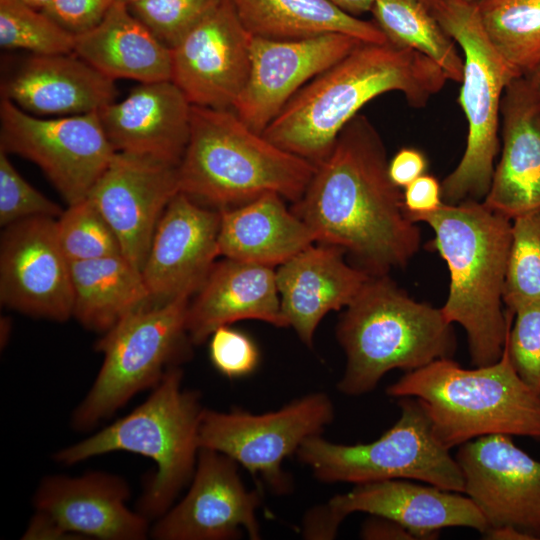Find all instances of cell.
I'll list each match as a JSON object with an SVG mask.
<instances>
[{"label":"cell","instance_id":"1","mask_svg":"<svg viewBox=\"0 0 540 540\" xmlns=\"http://www.w3.org/2000/svg\"><path fill=\"white\" fill-rule=\"evenodd\" d=\"M388 163L381 136L358 114L316 166L292 208L316 242L344 249L372 276L404 267L421 244L419 228L405 211L403 193L389 177Z\"/></svg>","mask_w":540,"mask_h":540},{"label":"cell","instance_id":"2","mask_svg":"<svg viewBox=\"0 0 540 540\" xmlns=\"http://www.w3.org/2000/svg\"><path fill=\"white\" fill-rule=\"evenodd\" d=\"M447 80L434 61L414 49L363 42L302 87L262 134L318 166L366 103L397 91L413 108H423Z\"/></svg>","mask_w":540,"mask_h":540},{"label":"cell","instance_id":"3","mask_svg":"<svg viewBox=\"0 0 540 540\" xmlns=\"http://www.w3.org/2000/svg\"><path fill=\"white\" fill-rule=\"evenodd\" d=\"M417 222L432 228L431 246L449 270L444 316L464 328L473 366L497 362L513 318L503 311L512 219L469 199L444 203Z\"/></svg>","mask_w":540,"mask_h":540},{"label":"cell","instance_id":"4","mask_svg":"<svg viewBox=\"0 0 540 540\" xmlns=\"http://www.w3.org/2000/svg\"><path fill=\"white\" fill-rule=\"evenodd\" d=\"M315 170L251 129L233 109L192 106L177 171L179 191L197 202L221 210L277 193L295 203Z\"/></svg>","mask_w":540,"mask_h":540},{"label":"cell","instance_id":"5","mask_svg":"<svg viewBox=\"0 0 540 540\" xmlns=\"http://www.w3.org/2000/svg\"><path fill=\"white\" fill-rule=\"evenodd\" d=\"M336 336L346 355L340 393L361 396L394 369L451 358L456 339L441 308L410 297L388 275L370 276L341 314Z\"/></svg>","mask_w":540,"mask_h":540},{"label":"cell","instance_id":"6","mask_svg":"<svg viewBox=\"0 0 540 540\" xmlns=\"http://www.w3.org/2000/svg\"><path fill=\"white\" fill-rule=\"evenodd\" d=\"M386 393L419 399L449 449L492 434L540 440V396L518 375L506 344L493 364L466 369L438 359L406 372Z\"/></svg>","mask_w":540,"mask_h":540},{"label":"cell","instance_id":"7","mask_svg":"<svg viewBox=\"0 0 540 540\" xmlns=\"http://www.w3.org/2000/svg\"><path fill=\"white\" fill-rule=\"evenodd\" d=\"M182 383V369L170 368L142 404L97 433L57 451L55 461L71 466L115 451L152 459L156 472L139 498L137 511L148 520L158 519L191 482L200 449L201 394Z\"/></svg>","mask_w":540,"mask_h":540},{"label":"cell","instance_id":"8","mask_svg":"<svg viewBox=\"0 0 540 540\" xmlns=\"http://www.w3.org/2000/svg\"><path fill=\"white\" fill-rule=\"evenodd\" d=\"M190 299L151 302L104 333L96 343L103 363L72 414L75 430L96 427L139 392L153 389L170 368L188 360L193 345L186 330Z\"/></svg>","mask_w":540,"mask_h":540},{"label":"cell","instance_id":"9","mask_svg":"<svg viewBox=\"0 0 540 540\" xmlns=\"http://www.w3.org/2000/svg\"><path fill=\"white\" fill-rule=\"evenodd\" d=\"M432 14L463 52L459 103L468 123L461 160L441 184L443 200L448 204L480 200L490 188L499 150L502 97L507 85L520 76L491 45L476 5L443 0Z\"/></svg>","mask_w":540,"mask_h":540},{"label":"cell","instance_id":"10","mask_svg":"<svg viewBox=\"0 0 540 540\" xmlns=\"http://www.w3.org/2000/svg\"><path fill=\"white\" fill-rule=\"evenodd\" d=\"M398 405L399 419L373 442L345 445L314 436L298 449L299 461L324 483L408 479L464 493L459 464L436 435L422 402L401 397Z\"/></svg>","mask_w":540,"mask_h":540},{"label":"cell","instance_id":"11","mask_svg":"<svg viewBox=\"0 0 540 540\" xmlns=\"http://www.w3.org/2000/svg\"><path fill=\"white\" fill-rule=\"evenodd\" d=\"M334 417V405L323 392L308 393L262 414L204 408L199 444L229 456L252 476L260 477L273 493L285 495L293 483L282 469L283 461L296 454L307 439L321 435Z\"/></svg>","mask_w":540,"mask_h":540},{"label":"cell","instance_id":"12","mask_svg":"<svg viewBox=\"0 0 540 540\" xmlns=\"http://www.w3.org/2000/svg\"><path fill=\"white\" fill-rule=\"evenodd\" d=\"M0 149L35 163L67 205L88 197L116 152L98 111L41 118L2 98Z\"/></svg>","mask_w":540,"mask_h":540},{"label":"cell","instance_id":"13","mask_svg":"<svg viewBox=\"0 0 540 540\" xmlns=\"http://www.w3.org/2000/svg\"><path fill=\"white\" fill-rule=\"evenodd\" d=\"M238 463L229 456L200 448L187 494L159 517L150 529L156 540H233L243 531L261 538L258 489L245 487Z\"/></svg>","mask_w":540,"mask_h":540},{"label":"cell","instance_id":"14","mask_svg":"<svg viewBox=\"0 0 540 540\" xmlns=\"http://www.w3.org/2000/svg\"><path fill=\"white\" fill-rule=\"evenodd\" d=\"M253 36L221 0L173 48L170 80L192 106L233 109L250 73Z\"/></svg>","mask_w":540,"mask_h":540},{"label":"cell","instance_id":"15","mask_svg":"<svg viewBox=\"0 0 540 540\" xmlns=\"http://www.w3.org/2000/svg\"><path fill=\"white\" fill-rule=\"evenodd\" d=\"M0 301L32 317L57 322L73 317L70 262L58 241L55 218L35 217L4 228Z\"/></svg>","mask_w":540,"mask_h":540},{"label":"cell","instance_id":"16","mask_svg":"<svg viewBox=\"0 0 540 540\" xmlns=\"http://www.w3.org/2000/svg\"><path fill=\"white\" fill-rule=\"evenodd\" d=\"M455 458L464 494L488 528L513 526L540 539V461L505 434L470 440L460 445Z\"/></svg>","mask_w":540,"mask_h":540},{"label":"cell","instance_id":"17","mask_svg":"<svg viewBox=\"0 0 540 540\" xmlns=\"http://www.w3.org/2000/svg\"><path fill=\"white\" fill-rule=\"evenodd\" d=\"M179 192L177 166L115 152L87 198L113 229L122 255L142 271L159 220Z\"/></svg>","mask_w":540,"mask_h":540},{"label":"cell","instance_id":"18","mask_svg":"<svg viewBox=\"0 0 540 540\" xmlns=\"http://www.w3.org/2000/svg\"><path fill=\"white\" fill-rule=\"evenodd\" d=\"M361 43L341 33L296 40L253 37L249 77L233 110L262 133L302 87Z\"/></svg>","mask_w":540,"mask_h":540},{"label":"cell","instance_id":"19","mask_svg":"<svg viewBox=\"0 0 540 540\" xmlns=\"http://www.w3.org/2000/svg\"><path fill=\"white\" fill-rule=\"evenodd\" d=\"M220 211L179 192L154 232L142 268L153 303L191 298L219 256Z\"/></svg>","mask_w":540,"mask_h":540},{"label":"cell","instance_id":"20","mask_svg":"<svg viewBox=\"0 0 540 540\" xmlns=\"http://www.w3.org/2000/svg\"><path fill=\"white\" fill-rule=\"evenodd\" d=\"M130 488L118 475L91 471L44 478L33 497L35 510L77 539L143 540L149 520L126 503Z\"/></svg>","mask_w":540,"mask_h":540},{"label":"cell","instance_id":"21","mask_svg":"<svg viewBox=\"0 0 540 540\" xmlns=\"http://www.w3.org/2000/svg\"><path fill=\"white\" fill-rule=\"evenodd\" d=\"M192 105L171 81L140 83L98 111L116 152L149 156L178 166L191 129Z\"/></svg>","mask_w":540,"mask_h":540},{"label":"cell","instance_id":"22","mask_svg":"<svg viewBox=\"0 0 540 540\" xmlns=\"http://www.w3.org/2000/svg\"><path fill=\"white\" fill-rule=\"evenodd\" d=\"M345 253L335 245L312 244L275 270L283 318L308 347L323 317L346 308L371 276L347 263Z\"/></svg>","mask_w":540,"mask_h":540},{"label":"cell","instance_id":"23","mask_svg":"<svg viewBox=\"0 0 540 540\" xmlns=\"http://www.w3.org/2000/svg\"><path fill=\"white\" fill-rule=\"evenodd\" d=\"M328 502L344 517L362 512L393 520L417 540L436 539L445 528L465 527L481 534L488 528L479 509L464 493L431 484L420 485L408 479L356 484Z\"/></svg>","mask_w":540,"mask_h":540},{"label":"cell","instance_id":"24","mask_svg":"<svg viewBox=\"0 0 540 540\" xmlns=\"http://www.w3.org/2000/svg\"><path fill=\"white\" fill-rule=\"evenodd\" d=\"M500 116L502 152L483 202L513 219L540 207V101L526 76L505 88Z\"/></svg>","mask_w":540,"mask_h":540},{"label":"cell","instance_id":"25","mask_svg":"<svg viewBox=\"0 0 540 540\" xmlns=\"http://www.w3.org/2000/svg\"><path fill=\"white\" fill-rule=\"evenodd\" d=\"M248 319L288 327L281 312L275 268L229 258L216 261L188 304L190 341L200 345L217 328Z\"/></svg>","mask_w":540,"mask_h":540},{"label":"cell","instance_id":"26","mask_svg":"<svg viewBox=\"0 0 540 540\" xmlns=\"http://www.w3.org/2000/svg\"><path fill=\"white\" fill-rule=\"evenodd\" d=\"M1 91L30 114L55 116L99 111L117 95L115 80L75 53L29 56Z\"/></svg>","mask_w":540,"mask_h":540},{"label":"cell","instance_id":"27","mask_svg":"<svg viewBox=\"0 0 540 540\" xmlns=\"http://www.w3.org/2000/svg\"><path fill=\"white\" fill-rule=\"evenodd\" d=\"M219 211L218 252L224 258L275 268L316 242L277 193Z\"/></svg>","mask_w":540,"mask_h":540},{"label":"cell","instance_id":"28","mask_svg":"<svg viewBox=\"0 0 540 540\" xmlns=\"http://www.w3.org/2000/svg\"><path fill=\"white\" fill-rule=\"evenodd\" d=\"M74 53L113 80L149 83L171 77V49L121 0L97 26L75 35Z\"/></svg>","mask_w":540,"mask_h":540},{"label":"cell","instance_id":"29","mask_svg":"<svg viewBox=\"0 0 540 540\" xmlns=\"http://www.w3.org/2000/svg\"><path fill=\"white\" fill-rule=\"evenodd\" d=\"M73 317L85 328L105 333L152 302L141 270L123 255L70 263Z\"/></svg>","mask_w":540,"mask_h":540},{"label":"cell","instance_id":"30","mask_svg":"<svg viewBox=\"0 0 540 540\" xmlns=\"http://www.w3.org/2000/svg\"><path fill=\"white\" fill-rule=\"evenodd\" d=\"M253 37L296 40L328 33L386 43L375 22L348 14L328 0H230Z\"/></svg>","mask_w":540,"mask_h":540},{"label":"cell","instance_id":"31","mask_svg":"<svg viewBox=\"0 0 540 540\" xmlns=\"http://www.w3.org/2000/svg\"><path fill=\"white\" fill-rule=\"evenodd\" d=\"M370 12L388 42L422 53L461 83L463 56L422 0H375Z\"/></svg>","mask_w":540,"mask_h":540},{"label":"cell","instance_id":"32","mask_svg":"<svg viewBox=\"0 0 540 540\" xmlns=\"http://www.w3.org/2000/svg\"><path fill=\"white\" fill-rule=\"evenodd\" d=\"M477 6L493 48L519 76L540 64V0H482Z\"/></svg>","mask_w":540,"mask_h":540},{"label":"cell","instance_id":"33","mask_svg":"<svg viewBox=\"0 0 540 540\" xmlns=\"http://www.w3.org/2000/svg\"><path fill=\"white\" fill-rule=\"evenodd\" d=\"M75 35L44 11L18 0H0V46L32 55L74 53Z\"/></svg>","mask_w":540,"mask_h":540},{"label":"cell","instance_id":"34","mask_svg":"<svg viewBox=\"0 0 540 540\" xmlns=\"http://www.w3.org/2000/svg\"><path fill=\"white\" fill-rule=\"evenodd\" d=\"M536 298H540V207L512 219L503 293L507 311Z\"/></svg>","mask_w":540,"mask_h":540},{"label":"cell","instance_id":"35","mask_svg":"<svg viewBox=\"0 0 540 540\" xmlns=\"http://www.w3.org/2000/svg\"><path fill=\"white\" fill-rule=\"evenodd\" d=\"M67 206L56 219V231L70 263L122 255L116 234L88 198Z\"/></svg>","mask_w":540,"mask_h":540},{"label":"cell","instance_id":"36","mask_svg":"<svg viewBox=\"0 0 540 540\" xmlns=\"http://www.w3.org/2000/svg\"><path fill=\"white\" fill-rule=\"evenodd\" d=\"M221 0H145L130 11L168 48H173Z\"/></svg>","mask_w":540,"mask_h":540},{"label":"cell","instance_id":"37","mask_svg":"<svg viewBox=\"0 0 540 540\" xmlns=\"http://www.w3.org/2000/svg\"><path fill=\"white\" fill-rule=\"evenodd\" d=\"M506 337L510 360L522 380L540 396V298L518 304Z\"/></svg>","mask_w":540,"mask_h":540},{"label":"cell","instance_id":"38","mask_svg":"<svg viewBox=\"0 0 540 540\" xmlns=\"http://www.w3.org/2000/svg\"><path fill=\"white\" fill-rule=\"evenodd\" d=\"M7 155L0 149V225L35 217L57 219L64 209L27 182Z\"/></svg>","mask_w":540,"mask_h":540},{"label":"cell","instance_id":"39","mask_svg":"<svg viewBox=\"0 0 540 540\" xmlns=\"http://www.w3.org/2000/svg\"><path fill=\"white\" fill-rule=\"evenodd\" d=\"M209 356L215 369L228 378L250 374L259 361L258 349L251 338L229 325L221 326L211 334Z\"/></svg>","mask_w":540,"mask_h":540},{"label":"cell","instance_id":"40","mask_svg":"<svg viewBox=\"0 0 540 540\" xmlns=\"http://www.w3.org/2000/svg\"><path fill=\"white\" fill-rule=\"evenodd\" d=\"M118 0H52L44 11L74 35L97 26Z\"/></svg>","mask_w":540,"mask_h":540},{"label":"cell","instance_id":"41","mask_svg":"<svg viewBox=\"0 0 540 540\" xmlns=\"http://www.w3.org/2000/svg\"><path fill=\"white\" fill-rule=\"evenodd\" d=\"M403 203L408 217L416 223L419 217L437 211L445 203L442 186L425 173L404 188Z\"/></svg>","mask_w":540,"mask_h":540},{"label":"cell","instance_id":"42","mask_svg":"<svg viewBox=\"0 0 540 540\" xmlns=\"http://www.w3.org/2000/svg\"><path fill=\"white\" fill-rule=\"evenodd\" d=\"M428 166L423 152L416 148L400 149L388 163V174L395 186L405 188L425 174Z\"/></svg>","mask_w":540,"mask_h":540},{"label":"cell","instance_id":"43","mask_svg":"<svg viewBox=\"0 0 540 540\" xmlns=\"http://www.w3.org/2000/svg\"><path fill=\"white\" fill-rule=\"evenodd\" d=\"M345 518L329 502L315 506L304 517L303 537L310 540L334 539Z\"/></svg>","mask_w":540,"mask_h":540},{"label":"cell","instance_id":"44","mask_svg":"<svg viewBox=\"0 0 540 540\" xmlns=\"http://www.w3.org/2000/svg\"><path fill=\"white\" fill-rule=\"evenodd\" d=\"M360 538L365 540H417L415 535L399 523L371 515L361 526Z\"/></svg>","mask_w":540,"mask_h":540},{"label":"cell","instance_id":"45","mask_svg":"<svg viewBox=\"0 0 540 540\" xmlns=\"http://www.w3.org/2000/svg\"><path fill=\"white\" fill-rule=\"evenodd\" d=\"M22 539H77L75 536L66 533L58 527L52 520L44 514L35 511L31 518Z\"/></svg>","mask_w":540,"mask_h":540},{"label":"cell","instance_id":"46","mask_svg":"<svg viewBox=\"0 0 540 540\" xmlns=\"http://www.w3.org/2000/svg\"><path fill=\"white\" fill-rule=\"evenodd\" d=\"M482 535L488 540H536L532 535L513 526L491 527Z\"/></svg>","mask_w":540,"mask_h":540},{"label":"cell","instance_id":"47","mask_svg":"<svg viewBox=\"0 0 540 540\" xmlns=\"http://www.w3.org/2000/svg\"><path fill=\"white\" fill-rule=\"evenodd\" d=\"M343 11L357 16L371 11L375 0H328Z\"/></svg>","mask_w":540,"mask_h":540},{"label":"cell","instance_id":"48","mask_svg":"<svg viewBox=\"0 0 540 540\" xmlns=\"http://www.w3.org/2000/svg\"><path fill=\"white\" fill-rule=\"evenodd\" d=\"M526 77L529 79L540 101V64Z\"/></svg>","mask_w":540,"mask_h":540},{"label":"cell","instance_id":"49","mask_svg":"<svg viewBox=\"0 0 540 540\" xmlns=\"http://www.w3.org/2000/svg\"><path fill=\"white\" fill-rule=\"evenodd\" d=\"M38 10H43L52 0H18Z\"/></svg>","mask_w":540,"mask_h":540},{"label":"cell","instance_id":"50","mask_svg":"<svg viewBox=\"0 0 540 540\" xmlns=\"http://www.w3.org/2000/svg\"><path fill=\"white\" fill-rule=\"evenodd\" d=\"M422 2L428 7L431 13H433L441 6L443 0H422Z\"/></svg>","mask_w":540,"mask_h":540},{"label":"cell","instance_id":"51","mask_svg":"<svg viewBox=\"0 0 540 540\" xmlns=\"http://www.w3.org/2000/svg\"><path fill=\"white\" fill-rule=\"evenodd\" d=\"M121 1L124 2L125 4H127L128 6H130V5H133L135 3L145 1V0H121Z\"/></svg>","mask_w":540,"mask_h":540},{"label":"cell","instance_id":"52","mask_svg":"<svg viewBox=\"0 0 540 540\" xmlns=\"http://www.w3.org/2000/svg\"><path fill=\"white\" fill-rule=\"evenodd\" d=\"M472 5H478L482 0H461Z\"/></svg>","mask_w":540,"mask_h":540}]
</instances>
